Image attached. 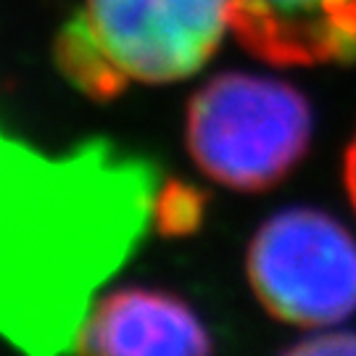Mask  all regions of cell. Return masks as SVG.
<instances>
[{
    "instance_id": "obj_7",
    "label": "cell",
    "mask_w": 356,
    "mask_h": 356,
    "mask_svg": "<svg viewBox=\"0 0 356 356\" xmlns=\"http://www.w3.org/2000/svg\"><path fill=\"white\" fill-rule=\"evenodd\" d=\"M282 356H356V332H319L296 343Z\"/></svg>"
},
{
    "instance_id": "obj_3",
    "label": "cell",
    "mask_w": 356,
    "mask_h": 356,
    "mask_svg": "<svg viewBox=\"0 0 356 356\" xmlns=\"http://www.w3.org/2000/svg\"><path fill=\"white\" fill-rule=\"evenodd\" d=\"M185 140L206 177L232 191H267L309 151L312 108L280 79L227 72L193 95Z\"/></svg>"
},
{
    "instance_id": "obj_4",
    "label": "cell",
    "mask_w": 356,
    "mask_h": 356,
    "mask_svg": "<svg viewBox=\"0 0 356 356\" xmlns=\"http://www.w3.org/2000/svg\"><path fill=\"white\" fill-rule=\"evenodd\" d=\"M248 280L272 317L330 327L356 312V241L317 209L269 216L248 248Z\"/></svg>"
},
{
    "instance_id": "obj_8",
    "label": "cell",
    "mask_w": 356,
    "mask_h": 356,
    "mask_svg": "<svg viewBox=\"0 0 356 356\" xmlns=\"http://www.w3.org/2000/svg\"><path fill=\"white\" fill-rule=\"evenodd\" d=\"M343 185H346V193H348V198H351V206H354V211H356V135L351 138L348 148H346Z\"/></svg>"
},
{
    "instance_id": "obj_5",
    "label": "cell",
    "mask_w": 356,
    "mask_h": 356,
    "mask_svg": "<svg viewBox=\"0 0 356 356\" xmlns=\"http://www.w3.org/2000/svg\"><path fill=\"white\" fill-rule=\"evenodd\" d=\"M76 356H209L204 322L177 296L119 288L90 306L76 332Z\"/></svg>"
},
{
    "instance_id": "obj_6",
    "label": "cell",
    "mask_w": 356,
    "mask_h": 356,
    "mask_svg": "<svg viewBox=\"0 0 356 356\" xmlns=\"http://www.w3.org/2000/svg\"><path fill=\"white\" fill-rule=\"evenodd\" d=\"M232 32L277 66L356 61V0H232Z\"/></svg>"
},
{
    "instance_id": "obj_1",
    "label": "cell",
    "mask_w": 356,
    "mask_h": 356,
    "mask_svg": "<svg viewBox=\"0 0 356 356\" xmlns=\"http://www.w3.org/2000/svg\"><path fill=\"white\" fill-rule=\"evenodd\" d=\"M188 191L108 140L48 156L0 129V335L29 356L74 348L92 296Z\"/></svg>"
},
{
    "instance_id": "obj_2",
    "label": "cell",
    "mask_w": 356,
    "mask_h": 356,
    "mask_svg": "<svg viewBox=\"0 0 356 356\" xmlns=\"http://www.w3.org/2000/svg\"><path fill=\"white\" fill-rule=\"evenodd\" d=\"M232 29V0H82L53 42L66 82L92 101L195 74Z\"/></svg>"
}]
</instances>
